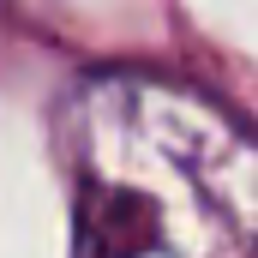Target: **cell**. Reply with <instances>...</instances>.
Wrapping results in <instances>:
<instances>
[{
	"label": "cell",
	"mask_w": 258,
	"mask_h": 258,
	"mask_svg": "<svg viewBox=\"0 0 258 258\" xmlns=\"http://www.w3.org/2000/svg\"><path fill=\"white\" fill-rule=\"evenodd\" d=\"M72 258H258V132L156 72H90L60 108Z\"/></svg>",
	"instance_id": "obj_1"
}]
</instances>
